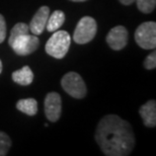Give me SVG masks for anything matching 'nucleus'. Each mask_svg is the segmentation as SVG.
I'll return each mask as SVG.
<instances>
[{"label": "nucleus", "instance_id": "17", "mask_svg": "<svg viewBox=\"0 0 156 156\" xmlns=\"http://www.w3.org/2000/svg\"><path fill=\"white\" fill-rule=\"evenodd\" d=\"M143 66L147 70H153L156 67V52L153 51L149 54L143 62Z\"/></svg>", "mask_w": 156, "mask_h": 156}, {"label": "nucleus", "instance_id": "8", "mask_svg": "<svg viewBox=\"0 0 156 156\" xmlns=\"http://www.w3.org/2000/svg\"><path fill=\"white\" fill-rule=\"evenodd\" d=\"M128 38H129V34L126 27L123 26H117L108 32L105 40L111 49L115 51H120L127 46Z\"/></svg>", "mask_w": 156, "mask_h": 156}, {"label": "nucleus", "instance_id": "3", "mask_svg": "<svg viewBox=\"0 0 156 156\" xmlns=\"http://www.w3.org/2000/svg\"><path fill=\"white\" fill-rule=\"evenodd\" d=\"M98 30V24L93 17L83 16L78 21L73 34V40L76 44L84 45L94 39Z\"/></svg>", "mask_w": 156, "mask_h": 156}, {"label": "nucleus", "instance_id": "12", "mask_svg": "<svg viewBox=\"0 0 156 156\" xmlns=\"http://www.w3.org/2000/svg\"><path fill=\"white\" fill-rule=\"evenodd\" d=\"M65 21V13L61 10H55L51 15H49L48 20H47V30L51 33H54L58 30L63 26Z\"/></svg>", "mask_w": 156, "mask_h": 156}, {"label": "nucleus", "instance_id": "13", "mask_svg": "<svg viewBox=\"0 0 156 156\" xmlns=\"http://www.w3.org/2000/svg\"><path fill=\"white\" fill-rule=\"evenodd\" d=\"M16 108L27 116H35L38 113V102L35 98H23L16 102Z\"/></svg>", "mask_w": 156, "mask_h": 156}, {"label": "nucleus", "instance_id": "20", "mask_svg": "<svg viewBox=\"0 0 156 156\" xmlns=\"http://www.w3.org/2000/svg\"><path fill=\"white\" fill-rule=\"evenodd\" d=\"M70 1H73V2H84V1H87V0H70Z\"/></svg>", "mask_w": 156, "mask_h": 156}, {"label": "nucleus", "instance_id": "6", "mask_svg": "<svg viewBox=\"0 0 156 156\" xmlns=\"http://www.w3.org/2000/svg\"><path fill=\"white\" fill-rule=\"evenodd\" d=\"M14 53H16L20 56H27L32 54L39 48L40 40L35 35H21L17 38H15L12 42L9 44Z\"/></svg>", "mask_w": 156, "mask_h": 156}, {"label": "nucleus", "instance_id": "9", "mask_svg": "<svg viewBox=\"0 0 156 156\" xmlns=\"http://www.w3.org/2000/svg\"><path fill=\"white\" fill-rule=\"evenodd\" d=\"M49 15L50 8L48 6H42L39 8V10L36 12V14L30 20V23L29 24L30 30L33 33V35L40 36L45 30Z\"/></svg>", "mask_w": 156, "mask_h": 156}, {"label": "nucleus", "instance_id": "11", "mask_svg": "<svg viewBox=\"0 0 156 156\" xmlns=\"http://www.w3.org/2000/svg\"><path fill=\"white\" fill-rule=\"evenodd\" d=\"M12 80L15 83L20 84L23 86H27L30 85L34 80V73L32 69L30 68V66H23V68L18 69L16 71H14L12 73Z\"/></svg>", "mask_w": 156, "mask_h": 156}, {"label": "nucleus", "instance_id": "2", "mask_svg": "<svg viewBox=\"0 0 156 156\" xmlns=\"http://www.w3.org/2000/svg\"><path fill=\"white\" fill-rule=\"evenodd\" d=\"M71 37L66 30H56L46 44L47 54L56 59L64 58L69 51Z\"/></svg>", "mask_w": 156, "mask_h": 156}, {"label": "nucleus", "instance_id": "1", "mask_svg": "<svg viewBox=\"0 0 156 156\" xmlns=\"http://www.w3.org/2000/svg\"><path fill=\"white\" fill-rule=\"evenodd\" d=\"M94 139L107 156H127L136 144L132 126L117 115H108L99 121Z\"/></svg>", "mask_w": 156, "mask_h": 156}, {"label": "nucleus", "instance_id": "10", "mask_svg": "<svg viewBox=\"0 0 156 156\" xmlns=\"http://www.w3.org/2000/svg\"><path fill=\"white\" fill-rule=\"evenodd\" d=\"M139 114L146 127L154 128L156 126V101L154 99L148 101L143 105L140 108Z\"/></svg>", "mask_w": 156, "mask_h": 156}, {"label": "nucleus", "instance_id": "18", "mask_svg": "<svg viewBox=\"0 0 156 156\" xmlns=\"http://www.w3.org/2000/svg\"><path fill=\"white\" fill-rule=\"evenodd\" d=\"M6 23L4 20V16L2 14H0V44L6 38Z\"/></svg>", "mask_w": 156, "mask_h": 156}, {"label": "nucleus", "instance_id": "15", "mask_svg": "<svg viewBox=\"0 0 156 156\" xmlns=\"http://www.w3.org/2000/svg\"><path fill=\"white\" fill-rule=\"evenodd\" d=\"M137 7L143 13H151L155 9L156 0H135Z\"/></svg>", "mask_w": 156, "mask_h": 156}, {"label": "nucleus", "instance_id": "4", "mask_svg": "<svg viewBox=\"0 0 156 156\" xmlns=\"http://www.w3.org/2000/svg\"><path fill=\"white\" fill-rule=\"evenodd\" d=\"M61 85L68 94L74 98H83L87 93L85 82L76 72H68L62 77Z\"/></svg>", "mask_w": 156, "mask_h": 156}, {"label": "nucleus", "instance_id": "5", "mask_svg": "<svg viewBox=\"0 0 156 156\" xmlns=\"http://www.w3.org/2000/svg\"><path fill=\"white\" fill-rule=\"evenodd\" d=\"M135 41L140 48L144 50H154L156 47V23L146 21L137 27Z\"/></svg>", "mask_w": 156, "mask_h": 156}, {"label": "nucleus", "instance_id": "19", "mask_svg": "<svg viewBox=\"0 0 156 156\" xmlns=\"http://www.w3.org/2000/svg\"><path fill=\"white\" fill-rule=\"evenodd\" d=\"M119 1L124 5H131L132 3L135 2V0H119Z\"/></svg>", "mask_w": 156, "mask_h": 156}, {"label": "nucleus", "instance_id": "21", "mask_svg": "<svg viewBox=\"0 0 156 156\" xmlns=\"http://www.w3.org/2000/svg\"><path fill=\"white\" fill-rule=\"evenodd\" d=\"M1 72H2V62L0 60V74H1Z\"/></svg>", "mask_w": 156, "mask_h": 156}, {"label": "nucleus", "instance_id": "16", "mask_svg": "<svg viewBox=\"0 0 156 156\" xmlns=\"http://www.w3.org/2000/svg\"><path fill=\"white\" fill-rule=\"evenodd\" d=\"M11 147V140L4 132L0 131V156L7 155L9 148Z\"/></svg>", "mask_w": 156, "mask_h": 156}, {"label": "nucleus", "instance_id": "14", "mask_svg": "<svg viewBox=\"0 0 156 156\" xmlns=\"http://www.w3.org/2000/svg\"><path fill=\"white\" fill-rule=\"evenodd\" d=\"M26 34H30L29 24H27L24 23H16L12 27V30L10 32V36H9V39H8V44H10L15 38H17V37H20L21 35H26Z\"/></svg>", "mask_w": 156, "mask_h": 156}, {"label": "nucleus", "instance_id": "7", "mask_svg": "<svg viewBox=\"0 0 156 156\" xmlns=\"http://www.w3.org/2000/svg\"><path fill=\"white\" fill-rule=\"evenodd\" d=\"M45 115L50 122H57L62 114V99L57 92H49L44 101Z\"/></svg>", "mask_w": 156, "mask_h": 156}]
</instances>
